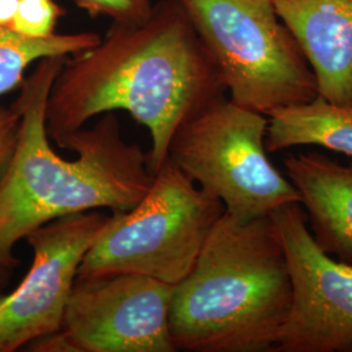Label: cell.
Masks as SVG:
<instances>
[{
	"mask_svg": "<svg viewBox=\"0 0 352 352\" xmlns=\"http://www.w3.org/2000/svg\"><path fill=\"white\" fill-rule=\"evenodd\" d=\"M107 219L101 210L65 215L26 236L33 261L20 285L0 302V352L17 351L62 329L80 265Z\"/></svg>",
	"mask_w": 352,
	"mask_h": 352,
	"instance_id": "9",
	"label": "cell"
},
{
	"mask_svg": "<svg viewBox=\"0 0 352 352\" xmlns=\"http://www.w3.org/2000/svg\"><path fill=\"white\" fill-rule=\"evenodd\" d=\"M311 65L318 96L352 107V0H273Z\"/></svg>",
	"mask_w": 352,
	"mask_h": 352,
	"instance_id": "10",
	"label": "cell"
},
{
	"mask_svg": "<svg viewBox=\"0 0 352 352\" xmlns=\"http://www.w3.org/2000/svg\"><path fill=\"white\" fill-rule=\"evenodd\" d=\"M302 145H318L352 160V107L315 100L267 113L265 146L269 153Z\"/></svg>",
	"mask_w": 352,
	"mask_h": 352,
	"instance_id": "12",
	"label": "cell"
},
{
	"mask_svg": "<svg viewBox=\"0 0 352 352\" xmlns=\"http://www.w3.org/2000/svg\"><path fill=\"white\" fill-rule=\"evenodd\" d=\"M19 6V0H0V26H10Z\"/></svg>",
	"mask_w": 352,
	"mask_h": 352,
	"instance_id": "17",
	"label": "cell"
},
{
	"mask_svg": "<svg viewBox=\"0 0 352 352\" xmlns=\"http://www.w3.org/2000/svg\"><path fill=\"white\" fill-rule=\"evenodd\" d=\"M64 56L45 58L25 77L13 109L19 128L12 155L0 175V261L14 269L20 240L56 218L107 209L126 212L149 190L154 175L148 155L123 138L113 113L58 144L77 154L64 160L51 148L46 109Z\"/></svg>",
	"mask_w": 352,
	"mask_h": 352,
	"instance_id": "2",
	"label": "cell"
},
{
	"mask_svg": "<svg viewBox=\"0 0 352 352\" xmlns=\"http://www.w3.org/2000/svg\"><path fill=\"white\" fill-rule=\"evenodd\" d=\"M4 295H6V294H3V291H0V302H1V299H3Z\"/></svg>",
	"mask_w": 352,
	"mask_h": 352,
	"instance_id": "19",
	"label": "cell"
},
{
	"mask_svg": "<svg viewBox=\"0 0 352 352\" xmlns=\"http://www.w3.org/2000/svg\"><path fill=\"white\" fill-rule=\"evenodd\" d=\"M230 100L257 113L312 101L315 74L273 0H180Z\"/></svg>",
	"mask_w": 352,
	"mask_h": 352,
	"instance_id": "4",
	"label": "cell"
},
{
	"mask_svg": "<svg viewBox=\"0 0 352 352\" xmlns=\"http://www.w3.org/2000/svg\"><path fill=\"white\" fill-rule=\"evenodd\" d=\"M13 269L6 266L0 261V291H3V289L8 285L10 279L12 277Z\"/></svg>",
	"mask_w": 352,
	"mask_h": 352,
	"instance_id": "18",
	"label": "cell"
},
{
	"mask_svg": "<svg viewBox=\"0 0 352 352\" xmlns=\"http://www.w3.org/2000/svg\"><path fill=\"white\" fill-rule=\"evenodd\" d=\"M91 17H107L113 23H140L151 12V0H72Z\"/></svg>",
	"mask_w": 352,
	"mask_h": 352,
	"instance_id": "15",
	"label": "cell"
},
{
	"mask_svg": "<svg viewBox=\"0 0 352 352\" xmlns=\"http://www.w3.org/2000/svg\"><path fill=\"white\" fill-rule=\"evenodd\" d=\"M267 115L221 96L177 128L168 158L240 222L299 202L295 186L270 162Z\"/></svg>",
	"mask_w": 352,
	"mask_h": 352,
	"instance_id": "6",
	"label": "cell"
},
{
	"mask_svg": "<svg viewBox=\"0 0 352 352\" xmlns=\"http://www.w3.org/2000/svg\"><path fill=\"white\" fill-rule=\"evenodd\" d=\"M19 119V113L12 106L8 109L0 106V175L12 155Z\"/></svg>",
	"mask_w": 352,
	"mask_h": 352,
	"instance_id": "16",
	"label": "cell"
},
{
	"mask_svg": "<svg viewBox=\"0 0 352 352\" xmlns=\"http://www.w3.org/2000/svg\"><path fill=\"white\" fill-rule=\"evenodd\" d=\"M223 87L180 0H160L140 23H113L91 49L65 58L46 109L59 144L93 118L123 110L151 135L154 175L186 120L223 96Z\"/></svg>",
	"mask_w": 352,
	"mask_h": 352,
	"instance_id": "1",
	"label": "cell"
},
{
	"mask_svg": "<svg viewBox=\"0 0 352 352\" xmlns=\"http://www.w3.org/2000/svg\"><path fill=\"white\" fill-rule=\"evenodd\" d=\"M173 292V285L141 274L77 277L60 331L72 352H175Z\"/></svg>",
	"mask_w": 352,
	"mask_h": 352,
	"instance_id": "8",
	"label": "cell"
},
{
	"mask_svg": "<svg viewBox=\"0 0 352 352\" xmlns=\"http://www.w3.org/2000/svg\"><path fill=\"white\" fill-rule=\"evenodd\" d=\"M223 213V204L167 157L141 201L109 215L77 277L132 273L175 286Z\"/></svg>",
	"mask_w": 352,
	"mask_h": 352,
	"instance_id": "5",
	"label": "cell"
},
{
	"mask_svg": "<svg viewBox=\"0 0 352 352\" xmlns=\"http://www.w3.org/2000/svg\"><path fill=\"white\" fill-rule=\"evenodd\" d=\"M101 36L93 32L55 33L50 37L23 36L10 26H0V97L20 89L30 64L45 58L72 56L94 47Z\"/></svg>",
	"mask_w": 352,
	"mask_h": 352,
	"instance_id": "13",
	"label": "cell"
},
{
	"mask_svg": "<svg viewBox=\"0 0 352 352\" xmlns=\"http://www.w3.org/2000/svg\"><path fill=\"white\" fill-rule=\"evenodd\" d=\"M292 280L289 315L274 352H352V264L316 241L302 204L270 214Z\"/></svg>",
	"mask_w": 352,
	"mask_h": 352,
	"instance_id": "7",
	"label": "cell"
},
{
	"mask_svg": "<svg viewBox=\"0 0 352 352\" xmlns=\"http://www.w3.org/2000/svg\"><path fill=\"white\" fill-rule=\"evenodd\" d=\"M64 12L55 0H19L10 28L26 37H50Z\"/></svg>",
	"mask_w": 352,
	"mask_h": 352,
	"instance_id": "14",
	"label": "cell"
},
{
	"mask_svg": "<svg viewBox=\"0 0 352 352\" xmlns=\"http://www.w3.org/2000/svg\"><path fill=\"white\" fill-rule=\"evenodd\" d=\"M283 164L317 244L352 264V161L340 164L318 151H305L289 154Z\"/></svg>",
	"mask_w": 352,
	"mask_h": 352,
	"instance_id": "11",
	"label": "cell"
},
{
	"mask_svg": "<svg viewBox=\"0 0 352 352\" xmlns=\"http://www.w3.org/2000/svg\"><path fill=\"white\" fill-rule=\"evenodd\" d=\"M291 300L289 263L272 217L240 222L225 212L174 286L171 342L175 351L274 352Z\"/></svg>",
	"mask_w": 352,
	"mask_h": 352,
	"instance_id": "3",
	"label": "cell"
}]
</instances>
